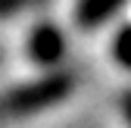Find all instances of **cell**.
<instances>
[{"mask_svg": "<svg viewBox=\"0 0 131 128\" xmlns=\"http://www.w3.org/2000/svg\"><path fill=\"white\" fill-rule=\"evenodd\" d=\"M119 6H122V0H78L75 22H78V28H97V25H103Z\"/></svg>", "mask_w": 131, "mask_h": 128, "instance_id": "3957f363", "label": "cell"}, {"mask_svg": "<svg viewBox=\"0 0 131 128\" xmlns=\"http://www.w3.org/2000/svg\"><path fill=\"white\" fill-rule=\"evenodd\" d=\"M72 91H75V78L69 72H50L47 69L35 81H25L19 88H9V91L0 94V122L38 116L44 109L62 103Z\"/></svg>", "mask_w": 131, "mask_h": 128, "instance_id": "6da1fadb", "label": "cell"}, {"mask_svg": "<svg viewBox=\"0 0 131 128\" xmlns=\"http://www.w3.org/2000/svg\"><path fill=\"white\" fill-rule=\"evenodd\" d=\"M122 116H125V122H128V128H131V91L122 94Z\"/></svg>", "mask_w": 131, "mask_h": 128, "instance_id": "8992f818", "label": "cell"}, {"mask_svg": "<svg viewBox=\"0 0 131 128\" xmlns=\"http://www.w3.org/2000/svg\"><path fill=\"white\" fill-rule=\"evenodd\" d=\"M112 59L119 62L122 69H128L131 72V22H125L116 35H112Z\"/></svg>", "mask_w": 131, "mask_h": 128, "instance_id": "277c9868", "label": "cell"}, {"mask_svg": "<svg viewBox=\"0 0 131 128\" xmlns=\"http://www.w3.org/2000/svg\"><path fill=\"white\" fill-rule=\"evenodd\" d=\"M38 0H0V19H13L25 9H31Z\"/></svg>", "mask_w": 131, "mask_h": 128, "instance_id": "5b68a950", "label": "cell"}, {"mask_svg": "<svg viewBox=\"0 0 131 128\" xmlns=\"http://www.w3.org/2000/svg\"><path fill=\"white\" fill-rule=\"evenodd\" d=\"M25 53L28 59L35 62L38 69H53L66 59L69 53V41H66L62 28L56 22H38L35 28L28 31V41H25Z\"/></svg>", "mask_w": 131, "mask_h": 128, "instance_id": "7a4b0ae2", "label": "cell"}]
</instances>
